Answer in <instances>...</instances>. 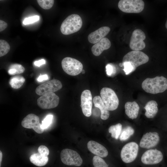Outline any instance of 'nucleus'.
<instances>
[{"label":"nucleus","instance_id":"f257e3e1","mask_svg":"<svg viewBox=\"0 0 167 167\" xmlns=\"http://www.w3.org/2000/svg\"><path fill=\"white\" fill-rule=\"evenodd\" d=\"M142 87L146 92L151 94L163 92L167 89V79L163 76L147 78L143 82Z\"/></svg>","mask_w":167,"mask_h":167},{"label":"nucleus","instance_id":"f03ea898","mask_svg":"<svg viewBox=\"0 0 167 167\" xmlns=\"http://www.w3.org/2000/svg\"><path fill=\"white\" fill-rule=\"evenodd\" d=\"M83 24L81 17L78 15L72 14L68 16L62 22L60 27L62 34L68 35L76 32L81 28Z\"/></svg>","mask_w":167,"mask_h":167},{"label":"nucleus","instance_id":"7ed1b4c3","mask_svg":"<svg viewBox=\"0 0 167 167\" xmlns=\"http://www.w3.org/2000/svg\"><path fill=\"white\" fill-rule=\"evenodd\" d=\"M101 97L109 111H113L118 107L119 101L114 91L108 88H103L100 92Z\"/></svg>","mask_w":167,"mask_h":167},{"label":"nucleus","instance_id":"20e7f679","mask_svg":"<svg viewBox=\"0 0 167 167\" xmlns=\"http://www.w3.org/2000/svg\"><path fill=\"white\" fill-rule=\"evenodd\" d=\"M148 60V56L144 53L133 50L128 53L123 57L122 63L129 62L135 70L138 66L146 63Z\"/></svg>","mask_w":167,"mask_h":167},{"label":"nucleus","instance_id":"39448f33","mask_svg":"<svg viewBox=\"0 0 167 167\" xmlns=\"http://www.w3.org/2000/svg\"><path fill=\"white\" fill-rule=\"evenodd\" d=\"M118 6L122 11L127 13H139L143 10L144 3L142 0H120Z\"/></svg>","mask_w":167,"mask_h":167},{"label":"nucleus","instance_id":"423d86ee","mask_svg":"<svg viewBox=\"0 0 167 167\" xmlns=\"http://www.w3.org/2000/svg\"><path fill=\"white\" fill-rule=\"evenodd\" d=\"M61 65L63 71L72 76L78 75L83 70V65L79 61L69 57L64 58L62 61Z\"/></svg>","mask_w":167,"mask_h":167},{"label":"nucleus","instance_id":"0eeeda50","mask_svg":"<svg viewBox=\"0 0 167 167\" xmlns=\"http://www.w3.org/2000/svg\"><path fill=\"white\" fill-rule=\"evenodd\" d=\"M60 158L62 162L66 165L79 166L83 163V160L78 153L68 148L61 151Z\"/></svg>","mask_w":167,"mask_h":167},{"label":"nucleus","instance_id":"6e6552de","mask_svg":"<svg viewBox=\"0 0 167 167\" xmlns=\"http://www.w3.org/2000/svg\"><path fill=\"white\" fill-rule=\"evenodd\" d=\"M139 146L135 142L127 143L122 148L121 152V158L125 163H130L136 159L138 154Z\"/></svg>","mask_w":167,"mask_h":167},{"label":"nucleus","instance_id":"1a4fd4ad","mask_svg":"<svg viewBox=\"0 0 167 167\" xmlns=\"http://www.w3.org/2000/svg\"><path fill=\"white\" fill-rule=\"evenodd\" d=\"M59 98L53 92L44 94L37 100L38 105L43 109H49L56 107L58 105Z\"/></svg>","mask_w":167,"mask_h":167},{"label":"nucleus","instance_id":"9d476101","mask_svg":"<svg viewBox=\"0 0 167 167\" xmlns=\"http://www.w3.org/2000/svg\"><path fill=\"white\" fill-rule=\"evenodd\" d=\"M38 152L33 154L30 156V161L31 163L38 166H42L46 165L48 162V156L49 150L45 146L41 145L38 148Z\"/></svg>","mask_w":167,"mask_h":167},{"label":"nucleus","instance_id":"9b49d317","mask_svg":"<svg viewBox=\"0 0 167 167\" xmlns=\"http://www.w3.org/2000/svg\"><path fill=\"white\" fill-rule=\"evenodd\" d=\"M146 38L144 32L141 30L137 29L132 32L130 41L129 46L133 50L140 51L144 49L146 46L143 41Z\"/></svg>","mask_w":167,"mask_h":167},{"label":"nucleus","instance_id":"f8f14e48","mask_svg":"<svg viewBox=\"0 0 167 167\" xmlns=\"http://www.w3.org/2000/svg\"><path fill=\"white\" fill-rule=\"evenodd\" d=\"M162 152L157 149H151L147 150L142 155L141 161L146 165L156 164L161 162L163 160Z\"/></svg>","mask_w":167,"mask_h":167},{"label":"nucleus","instance_id":"ddd939ff","mask_svg":"<svg viewBox=\"0 0 167 167\" xmlns=\"http://www.w3.org/2000/svg\"><path fill=\"white\" fill-rule=\"evenodd\" d=\"M62 87L61 82L59 80L53 79L38 86L36 88V93L42 96L50 92H54L60 89Z\"/></svg>","mask_w":167,"mask_h":167},{"label":"nucleus","instance_id":"4468645a","mask_svg":"<svg viewBox=\"0 0 167 167\" xmlns=\"http://www.w3.org/2000/svg\"><path fill=\"white\" fill-rule=\"evenodd\" d=\"M22 126L28 129L32 128L36 132L41 134L44 131V129L41 127L40 123L39 117L33 113H30L27 115L21 122Z\"/></svg>","mask_w":167,"mask_h":167},{"label":"nucleus","instance_id":"2eb2a0df","mask_svg":"<svg viewBox=\"0 0 167 167\" xmlns=\"http://www.w3.org/2000/svg\"><path fill=\"white\" fill-rule=\"evenodd\" d=\"M160 140L159 134L157 132H149L144 134L141 139L140 146L143 148H149L157 145Z\"/></svg>","mask_w":167,"mask_h":167},{"label":"nucleus","instance_id":"dca6fc26","mask_svg":"<svg viewBox=\"0 0 167 167\" xmlns=\"http://www.w3.org/2000/svg\"><path fill=\"white\" fill-rule=\"evenodd\" d=\"M92 97L90 91L84 90L81 96L80 106L83 114L86 117H90L92 114Z\"/></svg>","mask_w":167,"mask_h":167},{"label":"nucleus","instance_id":"f3484780","mask_svg":"<svg viewBox=\"0 0 167 167\" xmlns=\"http://www.w3.org/2000/svg\"><path fill=\"white\" fill-rule=\"evenodd\" d=\"M110 30L108 26L102 27L88 35V41L91 43L95 44L104 38Z\"/></svg>","mask_w":167,"mask_h":167},{"label":"nucleus","instance_id":"a211bd4d","mask_svg":"<svg viewBox=\"0 0 167 167\" xmlns=\"http://www.w3.org/2000/svg\"><path fill=\"white\" fill-rule=\"evenodd\" d=\"M87 147L91 152L101 157H105L108 155V151L106 148L95 141H89L87 143Z\"/></svg>","mask_w":167,"mask_h":167},{"label":"nucleus","instance_id":"6ab92c4d","mask_svg":"<svg viewBox=\"0 0 167 167\" xmlns=\"http://www.w3.org/2000/svg\"><path fill=\"white\" fill-rule=\"evenodd\" d=\"M111 45L109 40L107 38L104 37L92 47L91 51L94 55L99 56L104 50L109 49Z\"/></svg>","mask_w":167,"mask_h":167},{"label":"nucleus","instance_id":"aec40b11","mask_svg":"<svg viewBox=\"0 0 167 167\" xmlns=\"http://www.w3.org/2000/svg\"><path fill=\"white\" fill-rule=\"evenodd\" d=\"M125 113L127 116L132 119L136 118L138 115L139 107L135 102H127L125 105Z\"/></svg>","mask_w":167,"mask_h":167},{"label":"nucleus","instance_id":"412c9836","mask_svg":"<svg viewBox=\"0 0 167 167\" xmlns=\"http://www.w3.org/2000/svg\"><path fill=\"white\" fill-rule=\"evenodd\" d=\"M94 106L101 110V118L103 120H106L109 116V111L103 102L101 97L99 96H95L93 99Z\"/></svg>","mask_w":167,"mask_h":167},{"label":"nucleus","instance_id":"4be33fe9","mask_svg":"<svg viewBox=\"0 0 167 167\" xmlns=\"http://www.w3.org/2000/svg\"><path fill=\"white\" fill-rule=\"evenodd\" d=\"M144 108L146 110L145 116L149 118L154 117L158 112V104L155 101L152 100L148 101Z\"/></svg>","mask_w":167,"mask_h":167},{"label":"nucleus","instance_id":"5701e85b","mask_svg":"<svg viewBox=\"0 0 167 167\" xmlns=\"http://www.w3.org/2000/svg\"><path fill=\"white\" fill-rule=\"evenodd\" d=\"M25 81V78L21 75L15 76L11 78L9 84L11 87L14 89L20 88Z\"/></svg>","mask_w":167,"mask_h":167},{"label":"nucleus","instance_id":"b1692460","mask_svg":"<svg viewBox=\"0 0 167 167\" xmlns=\"http://www.w3.org/2000/svg\"><path fill=\"white\" fill-rule=\"evenodd\" d=\"M122 127V125L120 123L110 126L108 131L111 134L112 137L116 139H118L121 134Z\"/></svg>","mask_w":167,"mask_h":167},{"label":"nucleus","instance_id":"393cba45","mask_svg":"<svg viewBox=\"0 0 167 167\" xmlns=\"http://www.w3.org/2000/svg\"><path fill=\"white\" fill-rule=\"evenodd\" d=\"M120 136L121 141H125L128 139L134 133V130L131 126H128L122 130Z\"/></svg>","mask_w":167,"mask_h":167},{"label":"nucleus","instance_id":"a878e982","mask_svg":"<svg viewBox=\"0 0 167 167\" xmlns=\"http://www.w3.org/2000/svg\"><path fill=\"white\" fill-rule=\"evenodd\" d=\"M25 68L22 65L15 64L11 65L9 67L8 73L10 75H15L23 73L25 71Z\"/></svg>","mask_w":167,"mask_h":167},{"label":"nucleus","instance_id":"bb28decb","mask_svg":"<svg viewBox=\"0 0 167 167\" xmlns=\"http://www.w3.org/2000/svg\"><path fill=\"white\" fill-rule=\"evenodd\" d=\"M10 47L8 43L6 41L0 40V57H1L7 54L9 52Z\"/></svg>","mask_w":167,"mask_h":167},{"label":"nucleus","instance_id":"cd10ccee","mask_svg":"<svg viewBox=\"0 0 167 167\" xmlns=\"http://www.w3.org/2000/svg\"><path fill=\"white\" fill-rule=\"evenodd\" d=\"M92 163L94 167H109L105 161L101 157L94 156L92 159Z\"/></svg>","mask_w":167,"mask_h":167},{"label":"nucleus","instance_id":"c85d7f7f","mask_svg":"<svg viewBox=\"0 0 167 167\" xmlns=\"http://www.w3.org/2000/svg\"><path fill=\"white\" fill-rule=\"evenodd\" d=\"M36 1L39 5L42 8L45 10L51 8L54 2V0H37Z\"/></svg>","mask_w":167,"mask_h":167},{"label":"nucleus","instance_id":"c756f323","mask_svg":"<svg viewBox=\"0 0 167 167\" xmlns=\"http://www.w3.org/2000/svg\"><path fill=\"white\" fill-rule=\"evenodd\" d=\"M53 117L52 115H47L42 121L41 128L44 130L47 128L51 123Z\"/></svg>","mask_w":167,"mask_h":167},{"label":"nucleus","instance_id":"7c9ffc66","mask_svg":"<svg viewBox=\"0 0 167 167\" xmlns=\"http://www.w3.org/2000/svg\"><path fill=\"white\" fill-rule=\"evenodd\" d=\"M124 66L123 70L126 75H128L134 71L135 70L132 65L129 62L122 63Z\"/></svg>","mask_w":167,"mask_h":167},{"label":"nucleus","instance_id":"2f4dec72","mask_svg":"<svg viewBox=\"0 0 167 167\" xmlns=\"http://www.w3.org/2000/svg\"><path fill=\"white\" fill-rule=\"evenodd\" d=\"M39 19V16L38 15L29 17L24 19L23 24L24 25H27L33 23L38 21Z\"/></svg>","mask_w":167,"mask_h":167},{"label":"nucleus","instance_id":"473e14b6","mask_svg":"<svg viewBox=\"0 0 167 167\" xmlns=\"http://www.w3.org/2000/svg\"><path fill=\"white\" fill-rule=\"evenodd\" d=\"M106 71L107 75L111 76L114 73L113 66L110 64H108L106 66Z\"/></svg>","mask_w":167,"mask_h":167},{"label":"nucleus","instance_id":"72a5a7b5","mask_svg":"<svg viewBox=\"0 0 167 167\" xmlns=\"http://www.w3.org/2000/svg\"><path fill=\"white\" fill-rule=\"evenodd\" d=\"M7 26V24L5 21L0 20V32H1L5 29Z\"/></svg>","mask_w":167,"mask_h":167},{"label":"nucleus","instance_id":"f704fd0d","mask_svg":"<svg viewBox=\"0 0 167 167\" xmlns=\"http://www.w3.org/2000/svg\"><path fill=\"white\" fill-rule=\"evenodd\" d=\"M48 76L47 74L41 75L37 78V80L39 82H41L44 80L48 79Z\"/></svg>","mask_w":167,"mask_h":167},{"label":"nucleus","instance_id":"c9c22d12","mask_svg":"<svg viewBox=\"0 0 167 167\" xmlns=\"http://www.w3.org/2000/svg\"><path fill=\"white\" fill-rule=\"evenodd\" d=\"M45 63V61L44 59H41L38 61H35L34 62V64L36 66H40L42 65Z\"/></svg>","mask_w":167,"mask_h":167},{"label":"nucleus","instance_id":"e433bc0d","mask_svg":"<svg viewBox=\"0 0 167 167\" xmlns=\"http://www.w3.org/2000/svg\"><path fill=\"white\" fill-rule=\"evenodd\" d=\"M2 154L1 151H0V167L1 166V162L2 160Z\"/></svg>","mask_w":167,"mask_h":167},{"label":"nucleus","instance_id":"4c0bfd02","mask_svg":"<svg viewBox=\"0 0 167 167\" xmlns=\"http://www.w3.org/2000/svg\"><path fill=\"white\" fill-rule=\"evenodd\" d=\"M165 27H166V28L167 29V20L166 21V23H165Z\"/></svg>","mask_w":167,"mask_h":167},{"label":"nucleus","instance_id":"58836bf2","mask_svg":"<svg viewBox=\"0 0 167 167\" xmlns=\"http://www.w3.org/2000/svg\"><path fill=\"white\" fill-rule=\"evenodd\" d=\"M81 72L83 74H84V73L85 71L84 70H83Z\"/></svg>","mask_w":167,"mask_h":167}]
</instances>
